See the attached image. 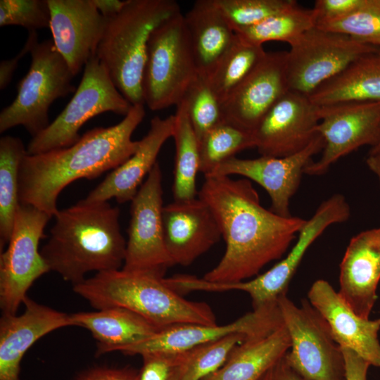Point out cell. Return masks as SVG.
<instances>
[{
    "label": "cell",
    "instance_id": "1",
    "mask_svg": "<svg viewBox=\"0 0 380 380\" xmlns=\"http://www.w3.org/2000/svg\"><path fill=\"white\" fill-rule=\"evenodd\" d=\"M198 197L210 208L226 243L218 264L203 277L208 281L238 282L258 275L282 258L306 222L264 208L246 178L206 176Z\"/></svg>",
    "mask_w": 380,
    "mask_h": 380
},
{
    "label": "cell",
    "instance_id": "2",
    "mask_svg": "<svg viewBox=\"0 0 380 380\" xmlns=\"http://www.w3.org/2000/svg\"><path fill=\"white\" fill-rule=\"evenodd\" d=\"M145 114L144 105L135 104L117 125L91 129L69 147L26 153L19 169L20 203L54 217L59 210L58 197L65 186L113 170L135 153L139 141L132 136Z\"/></svg>",
    "mask_w": 380,
    "mask_h": 380
},
{
    "label": "cell",
    "instance_id": "3",
    "mask_svg": "<svg viewBox=\"0 0 380 380\" xmlns=\"http://www.w3.org/2000/svg\"><path fill=\"white\" fill-rule=\"evenodd\" d=\"M119 216V208L108 201L83 199L58 210L49 239L40 250L49 270L75 285L89 272L121 269L127 241Z\"/></svg>",
    "mask_w": 380,
    "mask_h": 380
},
{
    "label": "cell",
    "instance_id": "4",
    "mask_svg": "<svg viewBox=\"0 0 380 380\" xmlns=\"http://www.w3.org/2000/svg\"><path fill=\"white\" fill-rule=\"evenodd\" d=\"M73 291L96 310L124 308L160 330L182 324H217L206 303L185 299L164 277L150 273L123 269L98 272L73 285Z\"/></svg>",
    "mask_w": 380,
    "mask_h": 380
},
{
    "label": "cell",
    "instance_id": "5",
    "mask_svg": "<svg viewBox=\"0 0 380 380\" xmlns=\"http://www.w3.org/2000/svg\"><path fill=\"white\" fill-rule=\"evenodd\" d=\"M180 13L174 0H127L118 14L106 18L96 56L132 105H144L141 82L152 32Z\"/></svg>",
    "mask_w": 380,
    "mask_h": 380
},
{
    "label": "cell",
    "instance_id": "6",
    "mask_svg": "<svg viewBox=\"0 0 380 380\" xmlns=\"http://www.w3.org/2000/svg\"><path fill=\"white\" fill-rule=\"evenodd\" d=\"M198 73L180 13L150 36L141 82L144 104L153 111L177 106Z\"/></svg>",
    "mask_w": 380,
    "mask_h": 380
},
{
    "label": "cell",
    "instance_id": "7",
    "mask_svg": "<svg viewBox=\"0 0 380 380\" xmlns=\"http://www.w3.org/2000/svg\"><path fill=\"white\" fill-rule=\"evenodd\" d=\"M27 73L18 82L13 101L0 113V132L22 125L35 137L49 125L52 103L75 92V77L53 40L38 42L32 49Z\"/></svg>",
    "mask_w": 380,
    "mask_h": 380
},
{
    "label": "cell",
    "instance_id": "8",
    "mask_svg": "<svg viewBox=\"0 0 380 380\" xmlns=\"http://www.w3.org/2000/svg\"><path fill=\"white\" fill-rule=\"evenodd\" d=\"M117 89L96 56L91 58L74 96L49 126L32 137L27 153L34 155L69 147L81 137L79 130L89 119L105 112L127 115L132 107Z\"/></svg>",
    "mask_w": 380,
    "mask_h": 380
},
{
    "label": "cell",
    "instance_id": "9",
    "mask_svg": "<svg viewBox=\"0 0 380 380\" xmlns=\"http://www.w3.org/2000/svg\"><path fill=\"white\" fill-rule=\"evenodd\" d=\"M278 305L291 338V366L305 380H346L342 350L320 313L306 300L297 306L286 293Z\"/></svg>",
    "mask_w": 380,
    "mask_h": 380
},
{
    "label": "cell",
    "instance_id": "10",
    "mask_svg": "<svg viewBox=\"0 0 380 380\" xmlns=\"http://www.w3.org/2000/svg\"><path fill=\"white\" fill-rule=\"evenodd\" d=\"M379 49L315 26L290 45L287 51L289 89L308 96L360 57Z\"/></svg>",
    "mask_w": 380,
    "mask_h": 380
},
{
    "label": "cell",
    "instance_id": "11",
    "mask_svg": "<svg viewBox=\"0 0 380 380\" xmlns=\"http://www.w3.org/2000/svg\"><path fill=\"white\" fill-rule=\"evenodd\" d=\"M50 218L32 205L20 204L7 248L0 254L2 314L15 315L33 283L50 271L39 250Z\"/></svg>",
    "mask_w": 380,
    "mask_h": 380
},
{
    "label": "cell",
    "instance_id": "12",
    "mask_svg": "<svg viewBox=\"0 0 380 380\" xmlns=\"http://www.w3.org/2000/svg\"><path fill=\"white\" fill-rule=\"evenodd\" d=\"M163 194L162 171L157 162L131 201L124 270L164 277L175 265L165 243Z\"/></svg>",
    "mask_w": 380,
    "mask_h": 380
},
{
    "label": "cell",
    "instance_id": "13",
    "mask_svg": "<svg viewBox=\"0 0 380 380\" xmlns=\"http://www.w3.org/2000/svg\"><path fill=\"white\" fill-rule=\"evenodd\" d=\"M317 132L324 146L321 158L308 164L304 174L322 175L341 158L369 145L380 134V100L347 101L319 106Z\"/></svg>",
    "mask_w": 380,
    "mask_h": 380
},
{
    "label": "cell",
    "instance_id": "14",
    "mask_svg": "<svg viewBox=\"0 0 380 380\" xmlns=\"http://www.w3.org/2000/svg\"><path fill=\"white\" fill-rule=\"evenodd\" d=\"M350 216V208L344 196L332 195L306 220L296 243L284 258L253 279L228 283L227 289L248 293L253 310L276 303L281 295L286 293L290 281L312 243L330 225L346 222Z\"/></svg>",
    "mask_w": 380,
    "mask_h": 380
},
{
    "label": "cell",
    "instance_id": "15",
    "mask_svg": "<svg viewBox=\"0 0 380 380\" xmlns=\"http://www.w3.org/2000/svg\"><path fill=\"white\" fill-rule=\"evenodd\" d=\"M284 324L276 303L254 309L236 320L224 325L182 324L160 330L151 338L122 348L128 355L148 353H178L201 344L225 336L243 334L248 338L267 334Z\"/></svg>",
    "mask_w": 380,
    "mask_h": 380
},
{
    "label": "cell",
    "instance_id": "16",
    "mask_svg": "<svg viewBox=\"0 0 380 380\" xmlns=\"http://www.w3.org/2000/svg\"><path fill=\"white\" fill-rule=\"evenodd\" d=\"M324 141L318 134L303 151L290 156H260L242 159L236 156L219 165L206 176L239 175L261 186L271 199L270 210L283 217L291 216V198L297 191L306 166L312 157L322 151ZM205 176V177H206Z\"/></svg>",
    "mask_w": 380,
    "mask_h": 380
},
{
    "label": "cell",
    "instance_id": "17",
    "mask_svg": "<svg viewBox=\"0 0 380 380\" xmlns=\"http://www.w3.org/2000/svg\"><path fill=\"white\" fill-rule=\"evenodd\" d=\"M318 108L308 96L288 91L252 132L260 156L287 157L306 148L318 134Z\"/></svg>",
    "mask_w": 380,
    "mask_h": 380
},
{
    "label": "cell",
    "instance_id": "18",
    "mask_svg": "<svg viewBox=\"0 0 380 380\" xmlns=\"http://www.w3.org/2000/svg\"><path fill=\"white\" fill-rule=\"evenodd\" d=\"M286 54L287 51L266 52L222 103L224 121L253 132L270 109L289 91Z\"/></svg>",
    "mask_w": 380,
    "mask_h": 380
},
{
    "label": "cell",
    "instance_id": "19",
    "mask_svg": "<svg viewBox=\"0 0 380 380\" xmlns=\"http://www.w3.org/2000/svg\"><path fill=\"white\" fill-rule=\"evenodd\" d=\"M53 42L76 76L96 55L106 19L93 0H48Z\"/></svg>",
    "mask_w": 380,
    "mask_h": 380
},
{
    "label": "cell",
    "instance_id": "20",
    "mask_svg": "<svg viewBox=\"0 0 380 380\" xmlns=\"http://www.w3.org/2000/svg\"><path fill=\"white\" fill-rule=\"evenodd\" d=\"M162 216L165 246L175 265H191L222 237L213 212L198 197L164 205Z\"/></svg>",
    "mask_w": 380,
    "mask_h": 380
},
{
    "label": "cell",
    "instance_id": "21",
    "mask_svg": "<svg viewBox=\"0 0 380 380\" xmlns=\"http://www.w3.org/2000/svg\"><path fill=\"white\" fill-rule=\"evenodd\" d=\"M19 315L0 318V380H20V363L39 338L58 329L74 326L70 314L40 304L27 296Z\"/></svg>",
    "mask_w": 380,
    "mask_h": 380
},
{
    "label": "cell",
    "instance_id": "22",
    "mask_svg": "<svg viewBox=\"0 0 380 380\" xmlns=\"http://www.w3.org/2000/svg\"><path fill=\"white\" fill-rule=\"evenodd\" d=\"M310 303L329 324L339 346L348 348L371 366L380 367V319L358 316L327 281L318 279L308 292Z\"/></svg>",
    "mask_w": 380,
    "mask_h": 380
},
{
    "label": "cell",
    "instance_id": "23",
    "mask_svg": "<svg viewBox=\"0 0 380 380\" xmlns=\"http://www.w3.org/2000/svg\"><path fill=\"white\" fill-rule=\"evenodd\" d=\"M379 281L380 227L350 239L340 263L338 293L358 316L369 319Z\"/></svg>",
    "mask_w": 380,
    "mask_h": 380
},
{
    "label": "cell",
    "instance_id": "24",
    "mask_svg": "<svg viewBox=\"0 0 380 380\" xmlns=\"http://www.w3.org/2000/svg\"><path fill=\"white\" fill-rule=\"evenodd\" d=\"M175 115L165 118H153L147 134L139 140L135 153L112 170L84 198L88 202L108 201L115 198L123 203L135 196L144 179L157 163V156L164 143L172 137Z\"/></svg>",
    "mask_w": 380,
    "mask_h": 380
},
{
    "label": "cell",
    "instance_id": "25",
    "mask_svg": "<svg viewBox=\"0 0 380 380\" xmlns=\"http://www.w3.org/2000/svg\"><path fill=\"white\" fill-rule=\"evenodd\" d=\"M184 21L198 72L208 76L232 45L236 34L216 0L196 1Z\"/></svg>",
    "mask_w": 380,
    "mask_h": 380
},
{
    "label": "cell",
    "instance_id": "26",
    "mask_svg": "<svg viewBox=\"0 0 380 380\" xmlns=\"http://www.w3.org/2000/svg\"><path fill=\"white\" fill-rule=\"evenodd\" d=\"M74 326L83 327L96 341V356L144 341L160 329L128 309L107 308L70 314Z\"/></svg>",
    "mask_w": 380,
    "mask_h": 380
},
{
    "label": "cell",
    "instance_id": "27",
    "mask_svg": "<svg viewBox=\"0 0 380 380\" xmlns=\"http://www.w3.org/2000/svg\"><path fill=\"white\" fill-rule=\"evenodd\" d=\"M291 348L284 325L237 345L224 364L202 380H260Z\"/></svg>",
    "mask_w": 380,
    "mask_h": 380
},
{
    "label": "cell",
    "instance_id": "28",
    "mask_svg": "<svg viewBox=\"0 0 380 380\" xmlns=\"http://www.w3.org/2000/svg\"><path fill=\"white\" fill-rule=\"evenodd\" d=\"M318 106L380 100V49L365 54L308 95Z\"/></svg>",
    "mask_w": 380,
    "mask_h": 380
},
{
    "label": "cell",
    "instance_id": "29",
    "mask_svg": "<svg viewBox=\"0 0 380 380\" xmlns=\"http://www.w3.org/2000/svg\"><path fill=\"white\" fill-rule=\"evenodd\" d=\"M172 137L175 159L172 194L175 201L198 197L196 176L200 167L199 143L182 102L177 105Z\"/></svg>",
    "mask_w": 380,
    "mask_h": 380
},
{
    "label": "cell",
    "instance_id": "30",
    "mask_svg": "<svg viewBox=\"0 0 380 380\" xmlns=\"http://www.w3.org/2000/svg\"><path fill=\"white\" fill-rule=\"evenodd\" d=\"M27 153L22 140L9 135L0 139V251L8 244L20 205L19 169Z\"/></svg>",
    "mask_w": 380,
    "mask_h": 380
},
{
    "label": "cell",
    "instance_id": "31",
    "mask_svg": "<svg viewBox=\"0 0 380 380\" xmlns=\"http://www.w3.org/2000/svg\"><path fill=\"white\" fill-rule=\"evenodd\" d=\"M316 25L315 11L303 8L296 3L256 25L234 32L239 39L253 45L262 46L267 42L279 41L290 46Z\"/></svg>",
    "mask_w": 380,
    "mask_h": 380
},
{
    "label": "cell",
    "instance_id": "32",
    "mask_svg": "<svg viewBox=\"0 0 380 380\" xmlns=\"http://www.w3.org/2000/svg\"><path fill=\"white\" fill-rule=\"evenodd\" d=\"M265 53L262 46L249 44L236 35L232 45L206 76L221 103L246 79Z\"/></svg>",
    "mask_w": 380,
    "mask_h": 380
},
{
    "label": "cell",
    "instance_id": "33",
    "mask_svg": "<svg viewBox=\"0 0 380 380\" xmlns=\"http://www.w3.org/2000/svg\"><path fill=\"white\" fill-rule=\"evenodd\" d=\"M198 143L199 171L204 176L237 153L255 147L252 132L226 121L207 132Z\"/></svg>",
    "mask_w": 380,
    "mask_h": 380
},
{
    "label": "cell",
    "instance_id": "34",
    "mask_svg": "<svg viewBox=\"0 0 380 380\" xmlns=\"http://www.w3.org/2000/svg\"><path fill=\"white\" fill-rule=\"evenodd\" d=\"M198 142L213 128L224 122L222 103L205 75L198 73L182 101Z\"/></svg>",
    "mask_w": 380,
    "mask_h": 380
},
{
    "label": "cell",
    "instance_id": "35",
    "mask_svg": "<svg viewBox=\"0 0 380 380\" xmlns=\"http://www.w3.org/2000/svg\"><path fill=\"white\" fill-rule=\"evenodd\" d=\"M247 339L243 334H232L185 351L182 380H202L220 368L234 348Z\"/></svg>",
    "mask_w": 380,
    "mask_h": 380
},
{
    "label": "cell",
    "instance_id": "36",
    "mask_svg": "<svg viewBox=\"0 0 380 380\" xmlns=\"http://www.w3.org/2000/svg\"><path fill=\"white\" fill-rule=\"evenodd\" d=\"M316 27L380 48V0H364L353 12L338 18L319 22Z\"/></svg>",
    "mask_w": 380,
    "mask_h": 380
},
{
    "label": "cell",
    "instance_id": "37",
    "mask_svg": "<svg viewBox=\"0 0 380 380\" xmlns=\"http://www.w3.org/2000/svg\"><path fill=\"white\" fill-rule=\"evenodd\" d=\"M234 31L256 25L293 6L294 0H216Z\"/></svg>",
    "mask_w": 380,
    "mask_h": 380
},
{
    "label": "cell",
    "instance_id": "38",
    "mask_svg": "<svg viewBox=\"0 0 380 380\" xmlns=\"http://www.w3.org/2000/svg\"><path fill=\"white\" fill-rule=\"evenodd\" d=\"M48 0H1L0 26L18 25L28 32L49 27Z\"/></svg>",
    "mask_w": 380,
    "mask_h": 380
},
{
    "label": "cell",
    "instance_id": "39",
    "mask_svg": "<svg viewBox=\"0 0 380 380\" xmlns=\"http://www.w3.org/2000/svg\"><path fill=\"white\" fill-rule=\"evenodd\" d=\"M141 357L138 380H182L185 352L148 353Z\"/></svg>",
    "mask_w": 380,
    "mask_h": 380
},
{
    "label": "cell",
    "instance_id": "40",
    "mask_svg": "<svg viewBox=\"0 0 380 380\" xmlns=\"http://www.w3.org/2000/svg\"><path fill=\"white\" fill-rule=\"evenodd\" d=\"M139 371L129 366H91L77 372L72 380H138Z\"/></svg>",
    "mask_w": 380,
    "mask_h": 380
},
{
    "label": "cell",
    "instance_id": "41",
    "mask_svg": "<svg viewBox=\"0 0 380 380\" xmlns=\"http://www.w3.org/2000/svg\"><path fill=\"white\" fill-rule=\"evenodd\" d=\"M364 0H317L312 9L317 23L345 16L357 10Z\"/></svg>",
    "mask_w": 380,
    "mask_h": 380
},
{
    "label": "cell",
    "instance_id": "42",
    "mask_svg": "<svg viewBox=\"0 0 380 380\" xmlns=\"http://www.w3.org/2000/svg\"><path fill=\"white\" fill-rule=\"evenodd\" d=\"M38 34L35 30L29 31L27 40L20 52L9 60H3L0 63V89H5L11 81L13 73L18 67L19 61L38 43Z\"/></svg>",
    "mask_w": 380,
    "mask_h": 380
},
{
    "label": "cell",
    "instance_id": "43",
    "mask_svg": "<svg viewBox=\"0 0 380 380\" xmlns=\"http://www.w3.org/2000/svg\"><path fill=\"white\" fill-rule=\"evenodd\" d=\"M341 350L345 360L346 380H367L370 364L348 348Z\"/></svg>",
    "mask_w": 380,
    "mask_h": 380
},
{
    "label": "cell",
    "instance_id": "44",
    "mask_svg": "<svg viewBox=\"0 0 380 380\" xmlns=\"http://www.w3.org/2000/svg\"><path fill=\"white\" fill-rule=\"evenodd\" d=\"M260 380H305L289 363L286 355L278 360Z\"/></svg>",
    "mask_w": 380,
    "mask_h": 380
},
{
    "label": "cell",
    "instance_id": "45",
    "mask_svg": "<svg viewBox=\"0 0 380 380\" xmlns=\"http://www.w3.org/2000/svg\"><path fill=\"white\" fill-rule=\"evenodd\" d=\"M93 1L98 11L106 18L113 17L118 14L127 2V1L120 0Z\"/></svg>",
    "mask_w": 380,
    "mask_h": 380
},
{
    "label": "cell",
    "instance_id": "46",
    "mask_svg": "<svg viewBox=\"0 0 380 380\" xmlns=\"http://www.w3.org/2000/svg\"><path fill=\"white\" fill-rule=\"evenodd\" d=\"M366 164L376 175L380 185V151L369 152L366 158Z\"/></svg>",
    "mask_w": 380,
    "mask_h": 380
},
{
    "label": "cell",
    "instance_id": "47",
    "mask_svg": "<svg viewBox=\"0 0 380 380\" xmlns=\"http://www.w3.org/2000/svg\"><path fill=\"white\" fill-rule=\"evenodd\" d=\"M376 151H380V134L377 142L369 150V152Z\"/></svg>",
    "mask_w": 380,
    "mask_h": 380
}]
</instances>
